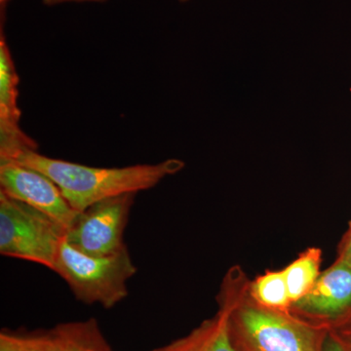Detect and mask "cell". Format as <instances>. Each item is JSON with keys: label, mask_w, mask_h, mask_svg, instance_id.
Returning <instances> with one entry per match:
<instances>
[{"label": "cell", "mask_w": 351, "mask_h": 351, "mask_svg": "<svg viewBox=\"0 0 351 351\" xmlns=\"http://www.w3.org/2000/svg\"><path fill=\"white\" fill-rule=\"evenodd\" d=\"M249 278L239 267L226 274L218 295L228 311L233 343L239 351H321L327 328L295 314L257 304L249 293Z\"/></svg>", "instance_id": "1"}, {"label": "cell", "mask_w": 351, "mask_h": 351, "mask_svg": "<svg viewBox=\"0 0 351 351\" xmlns=\"http://www.w3.org/2000/svg\"><path fill=\"white\" fill-rule=\"evenodd\" d=\"M50 178L78 213L99 202L125 193L154 188L168 176L184 167L180 159L156 164H138L121 168H100L51 158L36 149H24L13 159Z\"/></svg>", "instance_id": "2"}, {"label": "cell", "mask_w": 351, "mask_h": 351, "mask_svg": "<svg viewBox=\"0 0 351 351\" xmlns=\"http://www.w3.org/2000/svg\"><path fill=\"white\" fill-rule=\"evenodd\" d=\"M53 271L66 281L78 301L112 308L128 295L127 282L137 274V267L127 246L113 255L94 257L64 239Z\"/></svg>", "instance_id": "3"}, {"label": "cell", "mask_w": 351, "mask_h": 351, "mask_svg": "<svg viewBox=\"0 0 351 351\" xmlns=\"http://www.w3.org/2000/svg\"><path fill=\"white\" fill-rule=\"evenodd\" d=\"M66 230L48 215L0 191V254L54 269Z\"/></svg>", "instance_id": "4"}, {"label": "cell", "mask_w": 351, "mask_h": 351, "mask_svg": "<svg viewBox=\"0 0 351 351\" xmlns=\"http://www.w3.org/2000/svg\"><path fill=\"white\" fill-rule=\"evenodd\" d=\"M137 193H125L99 201L78 214L66 239L78 251L106 257L125 248L124 230Z\"/></svg>", "instance_id": "5"}, {"label": "cell", "mask_w": 351, "mask_h": 351, "mask_svg": "<svg viewBox=\"0 0 351 351\" xmlns=\"http://www.w3.org/2000/svg\"><path fill=\"white\" fill-rule=\"evenodd\" d=\"M0 191L48 215L66 230L80 214L50 178L17 161L0 160Z\"/></svg>", "instance_id": "6"}, {"label": "cell", "mask_w": 351, "mask_h": 351, "mask_svg": "<svg viewBox=\"0 0 351 351\" xmlns=\"http://www.w3.org/2000/svg\"><path fill=\"white\" fill-rule=\"evenodd\" d=\"M292 313L327 329L350 320L351 267L336 260L321 271L311 292L293 304Z\"/></svg>", "instance_id": "7"}, {"label": "cell", "mask_w": 351, "mask_h": 351, "mask_svg": "<svg viewBox=\"0 0 351 351\" xmlns=\"http://www.w3.org/2000/svg\"><path fill=\"white\" fill-rule=\"evenodd\" d=\"M19 76L1 31L0 38V160H10L23 149H36V144L20 127L18 107Z\"/></svg>", "instance_id": "8"}, {"label": "cell", "mask_w": 351, "mask_h": 351, "mask_svg": "<svg viewBox=\"0 0 351 351\" xmlns=\"http://www.w3.org/2000/svg\"><path fill=\"white\" fill-rule=\"evenodd\" d=\"M152 351H239L233 343L230 317L226 308L204 320L186 336Z\"/></svg>", "instance_id": "9"}, {"label": "cell", "mask_w": 351, "mask_h": 351, "mask_svg": "<svg viewBox=\"0 0 351 351\" xmlns=\"http://www.w3.org/2000/svg\"><path fill=\"white\" fill-rule=\"evenodd\" d=\"M52 330L59 351H112L94 318L61 323Z\"/></svg>", "instance_id": "10"}, {"label": "cell", "mask_w": 351, "mask_h": 351, "mask_svg": "<svg viewBox=\"0 0 351 351\" xmlns=\"http://www.w3.org/2000/svg\"><path fill=\"white\" fill-rule=\"evenodd\" d=\"M322 250L309 247L283 269L291 301L294 304L311 292L321 274Z\"/></svg>", "instance_id": "11"}, {"label": "cell", "mask_w": 351, "mask_h": 351, "mask_svg": "<svg viewBox=\"0 0 351 351\" xmlns=\"http://www.w3.org/2000/svg\"><path fill=\"white\" fill-rule=\"evenodd\" d=\"M248 289L252 299L260 306L280 313H292L293 304L283 269L267 270L249 281Z\"/></svg>", "instance_id": "12"}, {"label": "cell", "mask_w": 351, "mask_h": 351, "mask_svg": "<svg viewBox=\"0 0 351 351\" xmlns=\"http://www.w3.org/2000/svg\"><path fill=\"white\" fill-rule=\"evenodd\" d=\"M0 351H59L53 330L48 332H20L2 330Z\"/></svg>", "instance_id": "13"}, {"label": "cell", "mask_w": 351, "mask_h": 351, "mask_svg": "<svg viewBox=\"0 0 351 351\" xmlns=\"http://www.w3.org/2000/svg\"><path fill=\"white\" fill-rule=\"evenodd\" d=\"M321 351H350L345 341L334 329H329L325 334Z\"/></svg>", "instance_id": "14"}, {"label": "cell", "mask_w": 351, "mask_h": 351, "mask_svg": "<svg viewBox=\"0 0 351 351\" xmlns=\"http://www.w3.org/2000/svg\"><path fill=\"white\" fill-rule=\"evenodd\" d=\"M337 260L351 267V221L348 230L339 242Z\"/></svg>", "instance_id": "15"}, {"label": "cell", "mask_w": 351, "mask_h": 351, "mask_svg": "<svg viewBox=\"0 0 351 351\" xmlns=\"http://www.w3.org/2000/svg\"><path fill=\"white\" fill-rule=\"evenodd\" d=\"M107 0H43L47 6H55L58 4L66 3V2H105Z\"/></svg>", "instance_id": "16"}, {"label": "cell", "mask_w": 351, "mask_h": 351, "mask_svg": "<svg viewBox=\"0 0 351 351\" xmlns=\"http://www.w3.org/2000/svg\"><path fill=\"white\" fill-rule=\"evenodd\" d=\"M346 332H348V334L351 335V330H348V331H346ZM345 343H346V341H345ZM346 343V345L351 346L350 343Z\"/></svg>", "instance_id": "17"}, {"label": "cell", "mask_w": 351, "mask_h": 351, "mask_svg": "<svg viewBox=\"0 0 351 351\" xmlns=\"http://www.w3.org/2000/svg\"><path fill=\"white\" fill-rule=\"evenodd\" d=\"M6 1L7 0H0V2H1L2 5H3V4H5Z\"/></svg>", "instance_id": "18"}, {"label": "cell", "mask_w": 351, "mask_h": 351, "mask_svg": "<svg viewBox=\"0 0 351 351\" xmlns=\"http://www.w3.org/2000/svg\"><path fill=\"white\" fill-rule=\"evenodd\" d=\"M180 1H181V2H186V1H189V0H180Z\"/></svg>", "instance_id": "19"}]
</instances>
